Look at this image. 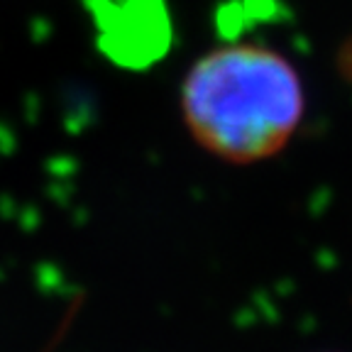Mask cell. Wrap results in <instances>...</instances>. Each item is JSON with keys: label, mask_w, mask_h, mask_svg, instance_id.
<instances>
[{"label": "cell", "mask_w": 352, "mask_h": 352, "mask_svg": "<svg viewBox=\"0 0 352 352\" xmlns=\"http://www.w3.org/2000/svg\"><path fill=\"white\" fill-rule=\"evenodd\" d=\"M306 110L298 72L259 44H232L191 66L182 113L191 138L230 164H254L292 142Z\"/></svg>", "instance_id": "cell-1"}, {"label": "cell", "mask_w": 352, "mask_h": 352, "mask_svg": "<svg viewBox=\"0 0 352 352\" xmlns=\"http://www.w3.org/2000/svg\"><path fill=\"white\" fill-rule=\"evenodd\" d=\"M98 25L100 50L125 66H147L169 47L164 0H86Z\"/></svg>", "instance_id": "cell-2"}]
</instances>
